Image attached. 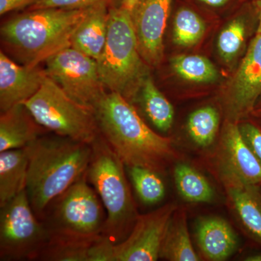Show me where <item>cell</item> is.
Here are the masks:
<instances>
[{"label": "cell", "instance_id": "35", "mask_svg": "<svg viewBox=\"0 0 261 261\" xmlns=\"http://www.w3.org/2000/svg\"><path fill=\"white\" fill-rule=\"evenodd\" d=\"M255 2L258 10V25H257L256 34H261V0H255Z\"/></svg>", "mask_w": 261, "mask_h": 261}, {"label": "cell", "instance_id": "10", "mask_svg": "<svg viewBox=\"0 0 261 261\" xmlns=\"http://www.w3.org/2000/svg\"><path fill=\"white\" fill-rule=\"evenodd\" d=\"M218 176L224 184L261 186V163L244 140L238 123L226 121L214 156Z\"/></svg>", "mask_w": 261, "mask_h": 261}, {"label": "cell", "instance_id": "11", "mask_svg": "<svg viewBox=\"0 0 261 261\" xmlns=\"http://www.w3.org/2000/svg\"><path fill=\"white\" fill-rule=\"evenodd\" d=\"M178 206L168 203L140 215L128 236L113 246V261H155L171 217Z\"/></svg>", "mask_w": 261, "mask_h": 261}, {"label": "cell", "instance_id": "7", "mask_svg": "<svg viewBox=\"0 0 261 261\" xmlns=\"http://www.w3.org/2000/svg\"><path fill=\"white\" fill-rule=\"evenodd\" d=\"M105 211L86 173L48 205L41 221L49 233L97 236L103 233L106 221Z\"/></svg>", "mask_w": 261, "mask_h": 261}, {"label": "cell", "instance_id": "30", "mask_svg": "<svg viewBox=\"0 0 261 261\" xmlns=\"http://www.w3.org/2000/svg\"><path fill=\"white\" fill-rule=\"evenodd\" d=\"M252 117V119L246 120L239 127L244 140L261 163V120Z\"/></svg>", "mask_w": 261, "mask_h": 261}, {"label": "cell", "instance_id": "20", "mask_svg": "<svg viewBox=\"0 0 261 261\" xmlns=\"http://www.w3.org/2000/svg\"><path fill=\"white\" fill-rule=\"evenodd\" d=\"M240 12V14L228 23L218 38V50L226 63L239 56L251 31V24L258 23V10L255 1L247 0Z\"/></svg>", "mask_w": 261, "mask_h": 261}, {"label": "cell", "instance_id": "21", "mask_svg": "<svg viewBox=\"0 0 261 261\" xmlns=\"http://www.w3.org/2000/svg\"><path fill=\"white\" fill-rule=\"evenodd\" d=\"M29 155L27 148L0 152V207L27 189Z\"/></svg>", "mask_w": 261, "mask_h": 261}, {"label": "cell", "instance_id": "27", "mask_svg": "<svg viewBox=\"0 0 261 261\" xmlns=\"http://www.w3.org/2000/svg\"><path fill=\"white\" fill-rule=\"evenodd\" d=\"M171 68L183 80L208 84L219 80V73L210 60L201 56H178L171 58Z\"/></svg>", "mask_w": 261, "mask_h": 261}, {"label": "cell", "instance_id": "2", "mask_svg": "<svg viewBox=\"0 0 261 261\" xmlns=\"http://www.w3.org/2000/svg\"><path fill=\"white\" fill-rule=\"evenodd\" d=\"M29 155L25 191L42 220L48 205L87 173L91 144L55 135H42L25 147Z\"/></svg>", "mask_w": 261, "mask_h": 261}, {"label": "cell", "instance_id": "37", "mask_svg": "<svg viewBox=\"0 0 261 261\" xmlns=\"http://www.w3.org/2000/svg\"><path fill=\"white\" fill-rule=\"evenodd\" d=\"M252 1H255V0H252Z\"/></svg>", "mask_w": 261, "mask_h": 261}, {"label": "cell", "instance_id": "5", "mask_svg": "<svg viewBox=\"0 0 261 261\" xmlns=\"http://www.w3.org/2000/svg\"><path fill=\"white\" fill-rule=\"evenodd\" d=\"M97 63L105 87L133 104L149 66L139 50L130 12L121 4L110 7L107 39Z\"/></svg>", "mask_w": 261, "mask_h": 261}, {"label": "cell", "instance_id": "29", "mask_svg": "<svg viewBox=\"0 0 261 261\" xmlns=\"http://www.w3.org/2000/svg\"><path fill=\"white\" fill-rule=\"evenodd\" d=\"M121 0H39L29 10L41 8H60L66 10H82L95 8L99 5L108 7L121 4Z\"/></svg>", "mask_w": 261, "mask_h": 261}, {"label": "cell", "instance_id": "24", "mask_svg": "<svg viewBox=\"0 0 261 261\" xmlns=\"http://www.w3.org/2000/svg\"><path fill=\"white\" fill-rule=\"evenodd\" d=\"M173 176L178 193L187 202L202 203L214 200V189L195 168L179 163L175 166Z\"/></svg>", "mask_w": 261, "mask_h": 261}, {"label": "cell", "instance_id": "34", "mask_svg": "<svg viewBox=\"0 0 261 261\" xmlns=\"http://www.w3.org/2000/svg\"><path fill=\"white\" fill-rule=\"evenodd\" d=\"M250 116L255 117V118L261 120V97L259 98L256 104H255L253 111H252Z\"/></svg>", "mask_w": 261, "mask_h": 261}, {"label": "cell", "instance_id": "26", "mask_svg": "<svg viewBox=\"0 0 261 261\" xmlns=\"http://www.w3.org/2000/svg\"><path fill=\"white\" fill-rule=\"evenodd\" d=\"M220 123V115L212 106L199 108L192 112L187 120V128L190 138L201 147L214 143Z\"/></svg>", "mask_w": 261, "mask_h": 261}, {"label": "cell", "instance_id": "6", "mask_svg": "<svg viewBox=\"0 0 261 261\" xmlns=\"http://www.w3.org/2000/svg\"><path fill=\"white\" fill-rule=\"evenodd\" d=\"M24 106L38 124L55 135L91 144L99 135L94 111L68 97L47 75Z\"/></svg>", "mask_w": 261, "mask_h": 261}, {"label": "cell", "instance_id": "19", "mask_svg": "<svg viewBox=\"0 0 261 261\" xmlns=\"http://www.w3.org/2000/svg\"><path fill=\"white\" fill-rule=\"evenodd\" d=\"M109 8L107 5L91 8L70 40L72 47L95 61L102 54L107 39Z\"/></svg>", "mask_w": 261, "mask_h": 261}, {"label": "cell", "instance_id": "33", "mask_svg": "<svg viewBox=\"0 0 261 261\" xmlns=\"http://www.w3.org/2000/svg\"><path fill=\"white\" fill-rule=\"evenodd\" d=\"M137 0H121V6L128 11H132Z\"/></svg>", "mask_w": 261, "mask_h": 261}, {"label": "cell", "instance_id": "31", "mask_svg": "<svg viewBox=\"0 0 261 261\" xmlns=\"http://www.w3.org/2000/svg\"><path fill=\"white\" fill-rule=\"evenodd\" d=\"M39 0H0V15H3L14 10L29 8Z\"/></svg>", "mask_w": 261, "mask_h": 261}, {"label": "cell", "instance_id": "4", "mask_svg": "<svg viewBox=\"0 0 261 261\" xmlns=\"http://www.w3.org/2000/svg\"><path fill=\"white\" fill-rule=\"evenodd\" d=\"M91 146L87 180L106 210L103 234L118 244L128 236L140 214L125 174L124 163L100 134Z\"/></svg>", "mask_w": 261, "mask_h": 261}, {"label": "cell", "instance_id": "3", "mask_svg": "<svg viewBox=\"0 0 261 261\" xmlns=\"http://www.w3.org/2000/svg\"><path fill=\"white\" fill-rule=\"evenodd\" d=\"M90 10H29L5 22L2 38L25 65H38L70 46L73 33Z\"/></svg>", "mask_w": 261, "mask_h": 261}, {"label": "cell", "instance_id": "32", "mask_svg": "<svg viewBox=\"0 0 261 261\" xmlns=\"http://www.w3.org/2000/svg\"><path fill=\"white\" fill-rule=\"evenodd\" d=\"M192 1L202 5L208 9L221 10L232 5L235 1L237 2V0H192ZM240 1H246V0H240Z\"/></svg>", "mask_w": 261, "mask_h": 261}, {"label": "cell", "instance_id": "22", "mask_svg": "<svg viewBox=\"0 0 261 261\" xmlns=\"http://www.w3.org/2000/svg\"><path fill=\"white\" fill-rule=\"evenodd\" d=\"M160 258L170 261H198L200 257L192 245L186 211L178 208L175 211L163 239Z\"/></svg>", "mask_w": 261, "mask_h": 261}, {"label": "cell", "instance_id": "18", "mask_svg": "<svg viewBox=\"0 0 261 261\" xmlns=\"http://www.w3.org/2000/svg\"><path fill=\"white\" fill-rule=\"evenodd\" d=\"M40 125L23 104H19L0 116V152L25 148L42 135Z\"/></svg>", "mask_w": 261, "mask_h": 261}, {"label": "cell", "instance_id": "23", "mask_svg": "<svg viewBox=\"0 0 261 261\" xmlns=\"http://www.w3.org/2000/svg\"><path fill=\"white\" fill-rule=\"evenodd\" d=\"M139 100L144 112L158 129L168 132L172 126L174 109L167 98L156 87L150 75L144 81L136 101Z\"/></svg>", "mask_w": 261, "mask_h": 261}, {"label": "cell", "instance_id": "12", "mask_svg": "<svg viewBox=\"0 0 261 261\" xmlns=\"http://www.w3.org/2000/svg\"><path fill=\"white\" fill-rule=\"evenodd\" d=\"M261 97V34H255L224 96L227 121L238 123L251 115Z\"/></svg>", "mask_w": 261, "mask_h": 261}, {"label": "cell", "instance_id": "1", "mask_svg": "<svg viewBox=\"0 0 261 261\" xmlns=\"http://www.w3.org/2000/svg\"><path fill=\"white\" fill-rule=\"evenodd\" d=\"M94 113L99 134L126 167L140 166L163 174L176 157L172 140L151 129L121 94L106 92Z\"/></svg>", "mask_w": 261, "mask_h": 261}, {"label": "cell", "instance_id": "15", "mask_svg": "<svg viewBox=\"0 0 261 261\" xmlns=\"http://www.w3.org/2000/svg\"><path fill=\"white\" fill-rule=\"evenodd\" d=\"M47 77L38 65H19L0 51V110L8 111L34 95Z\"/></svg>", "mask_w": 261, "mask_h": 261}, {"label": "cell", "instance_id": "16", "mask_svg": "<svg viewBox=\"0 0 261 261\" xmlns=\"http://www.w3.org/2000/svg\"><path fill=\"white\" fill-rule=\"evenodd\" d=\"M228 202L247 236L261 247V186L224 184Z\"/></svg>", "mask_w": 261, "mask_h": 261}, {"label": "cell", "instance_id": "9", "mask_svg": "<svg viewBox=\"0 0 261 261\" xmlns=\"http://www.w3.org/2000/svg\"><path fill=\"white\" fill-rule=\"evenodd\" d=\"M44 63L48 76L68 97L94 111L106 94L97 61L68 46L49 56Z\"/></svg>", "mask_w": 261, "mask_h": 261}, {"label": "cell", "instance_id": "13", "mask_svg": "<svg viewBox=\"0 0 261 261\" xmlns=\"http://www.w3.org/2000/svg\"><path fill=\"white\" fill-rule=\"evenodd\" d=\"M174 0H137L130 11L141 56L149 67L158 66L164 53L163 37Z\"/></svg>", "mask_w": 261, "mask_h": 261}, {"label": "cell", "instance_id": "17", "mask_svg": "<svg viewBox=\"0 0 261 261\" xmlns=\"http://www.w3.org/2000/svg\"><path fill=\"white\" fill-rule=\"evenodd\" d=\"M196 238L202 255L212 261L225 260L238 246V239L227 221L219 217H204L196 225Z\"/></svg>", "mask_w": 261, "mask_h": 261}, {"label": "cell", "instance_id": "8", "mask_svg": "<svg viewBox=\"0 0 261 261\" xmlns=\"http://www.w3.org/2000/svg\"><path fill=\"white\" fill-rule=\"evenodd\" d=\"M0 208V260H37L49 232L33 211L27 191Z\"/></svg>", "mask_w": 261, "mask_h": 261}, {"label": "cell", "instance_id": "14", "mask_svg": "<svg viewBox=\"0 0 261 261\" xmlns=\"http://www.w3.org/2000/svg\"><path fill=\"white\" fill-rule=\"evenodd\" d=\"M114 245L103 233L79 237L49 233L37 260L113 261Z\"/></svg>", "mask_w": 261, "mask_h": 261}, {"label": "cell", "instance_id": "25", "mask_svg": "<svg viewBox=\"0 0 261 261\" xmlns=\"http://www.w3.org/2000/svg\"><path fill=\"white\" fill-rule=\"evenodd\" d=\"M205 29L203 18L190 5L182 4L178 7L173 18L175 44L184 47L195 46L203 37Z\"/></svg>", "mask_w": 261, "mask_h": 261}, {"label": "cell", "instance_id": "36", "mask_svg": "<svg viewBox=\"0 0 261 261\" xmlns=\"http://www.w3.org/2000/svg\"><path fill=\"white\" fill-rule=\"evenodd\" d=\"M246 261H261V252H256V253L251 254L244 259Z\"/></svg>", "mask_w": 261, "mask_h": 261}, {"label": "cell", "instance_id": "28", "mask_svg": "<svg viewBox=\"0 0 261 261\" xmlns=\"http://www.w3.org/2000/svg\"><path fill=\"white\" fill-rule=\"evenodd\" d=\"M127 168L136 193L142 203L156 205L164 198L166 187L161 174L140 166Z\"/></svg>", "mask_w": 261, "mask_h": 261}]
</instances>
